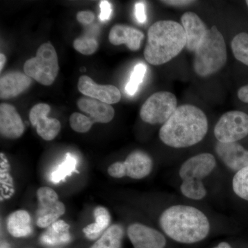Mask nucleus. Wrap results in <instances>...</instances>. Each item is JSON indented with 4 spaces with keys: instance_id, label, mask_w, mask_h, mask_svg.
Listing matches in <instances>:
<instances>
[{
    "instance_id": "obj_1",
    "label": "nucleus",
    "mask_w": 248,
    "mask_h": 248,
    "mask_svg": "<svg viewBox=\"0 0 248 248\" xmlns=\"http://www.w3.org/2000/svg\"><path fill=\"white\" fill-rule=\"evenodd\" d=\"M208 130V119L203 111L185 104L177 107L172 117L163 124L159 138L168 146L187 148L202 141Z\"/></svg>"
},
{
    "instance_id": "obj_2",
    "label": "nucleus",
    "mask_w": 248,
    "mask_h": 248,
    "mask_svg": "<svg viewBox=\"0 0 248 248\" xmlns=\"http://www.w3.org/2000/svg\"><path fill=\"white\" fill-rule=\"evenodd\" d=\"M160 226L170 239L181 244L200 242L208 236L210 225L203 212L189 205H173L159 218Z\"/></svg>"
},
{
    "instance_id": "obj_3",
    "label": "nucleus",
    "mask_w": 248,
    "mask_h": 248,
    "mask_svg": "<svg viewBox=\"0 0 248 248\" xmlns=\"http://www.w3.org/2000/svg\"><path fill=\"white\" fill-rule=\"evenodd\" d=\"M186 46L182 24L173 20H160L148 29L145 59L154 66L164 64L176 58Z\"/></svg>"
},
{
    "instance_id": "obj_4",
    "label": "nucleus",
    "mask_w": 248,
    "mask_h": 248,
    "mask_svg": "<svg viewBox=\"0 0 248 248\" xmlns=\"http://www.w3.org/2000/svg\"><path fill=\"white\" fill-rule=\"evenodd\" d=\"M227 48L223 36L216 26L208 29L195 53L194 70L202 78L212 76L226 65Z\"/></svg>"
},
{
    "instance_id": "obj_5",
    "label": "nucleus",
    "mask_w": 248,
    "mask_h": 248,
    "mask_svg": "<svg viewBox=\"0 0 248 248\" xmlns=\"http://www.w3.org/2000/svg\"><path fill=\"white\" fill-rule=\"evenodd\" d=\"M59 69L58 55L50 43L41 45L35 58L29 59L24 65V73L44 86L53 84Z\"/></svg>"
},
{
    "instance_id": "obj_6",
    "label": "nucleus",
    "mask_w": 248,
    "mask_h": 248,
    "mask_svg": "<svg viewBox=\"0 0 248 248\" xmlns=\"http://www.w3.org/2000/svg\"><path fill=\"white\" fill-rule=\"evenodd\" d=\"M177 108L175 95L167 91L155 93L144 102L140 110V117L146 123L164 124Z\"/></svg>"
},
{
    "instance_id": "obj_7",
    "label": "nucleus",
    "mask_w": 248,
    "mask_h": 248,
    "mask_svg": "<svg viewBox=\"0 0 248 248\" xmlns=\"http://www.w3.org/2000/svg\"><path fill=\"white\" fill-rule=\"evenodd\" d=\"M218 142H237L248 135V115L241 111L227 112L218 120L214 130Z\"/></svg>"
},
{
    "instance_id": "obj_8",
    "label": "nucleus",
    "mask_w": 248,
    "mask_h": 248,
    "mask_svg": "<svg viewBox=\"0 0 248 248\" xmlns=\"http://www.w3.org/2000/svg\"><path fill=\"white\" fill-rule=\"evenodd\" d=\"M153 166V160L149 155L145 152L135 151L127 156L125 161L111 164L108 172L111 177L117 179L128 177L141 179L151 174Z\"/></svg>"
},
{
    "instance_id": "obj_9",
    "label": "nucleus",
    "mask_w": 248,
    "mask_h": 248,
    "mask_svg": "<svg viewBox=\"0 0 248 248\" xmlns=\"http://www.w3.org/2000/svg\"><path fill=\"white\" fill-rule=\"evenodd\" d=\"M38 208L36 211V224L47 228L64 215V204L59 200L58 194L48 187H42L37 191Z\"/></svg>"
},
{
    "instance_id": "obj_10",
    "label": "nucleus",
    "mask_w": 248,
    "mask_h": 248,
    "mask_svg": "<svg viewBox=\"0 0 248 248\" xmlns=\"http://www.w3.org/2000/svg\"><path fill=\"white\" fill-rule=\"evenodd\" d=\"M50 111L48 104L40 103L34 106L29 113L31 124L36 127L39 136L46 141H51L56 138L62 128L60 121L48 117Z\"/></svg>"
},
{
    "instance_id": "obj_11",
    "label": "nucleus",
    "mask_w": 248,
    "mask_h": 248,
    "mask_svg": "<svg viewBox=\"0 0 248 248\" xmlns=\"http://www.w3.org/2000/svg\"><path fill=\"white\" fill-rule=\"evenodd\" d=\"M217 166L215 156L210 153H201L186 160L179 170L183 181L187 179L203 180L210 175Z\"/></svg>"
},
{
    "instance_id": "obj_12",
    "label": "nucleus",
    "mask_w": 248,
    "mask_h": 248,
    "mask_svg": "<svg viewBox=\"0 0 248 248\" xmlns=\"http://www.w3.org/2000/svg\"><path fill=\"white\" fill-rule=\"evenodd\" d=\"M78 89L85 96L97 99L108 104H117L121 100L120 90L113 85L96 84L89 76L80 77Z\"/></svg>"
},
{
    "instance_id": "obj_13",
    "label": "nucleus",
    "mask_w": 248,
    "mask_h": 248,
    "mask_svg": "<svg viewBox=\"0 0 248 248\" xmlns=\"http://www.w3.org/2000/svg\"><path fill=\"white\" fill-rule=\"evenodd\" d=\"M127 233L134 248H164L166 245L160 232L141 223L130 225Z\"/></svg>"
},
{
    "instance_id": "obj_14",
    "label": "nucleus",
    "mask_w": 248,
    "mask_h": 248,
    "mask_svg": "<svg viewBox=\"0 0 248 248\" xmlns=\"http://www.w3.org/2000/svg\"><path fill=\"white\" fill-rule=\"evenodd\" d=\"M215 151L222 162L232 170L238 172L248 166V151L237 142H217Z\"/></svg>"
},
{
    "instance_id": "obj_15",
    "label": "nucleus",
    "mask_w": 248,
    "mask_h": 248,
    "mask_svg": "<svg viewBox=\"0 0 248 248\" xmlns=\"http://www.w3.org/2000/svg\"><path fill=\"white\" fill-rule=\"evenodd\" d=\"M182 24L186 33V48L192 53H195L208 29L203 20L195 13L187 12L183 15Z\"/></svg>"
},
{
    "instance_id": "obj_16",
    "label": "nucleus",
    "mask_w": 248,
    "mask_h": 248,
    "mask_svg": "<svg viewBox=\"0 0 248 248\" xmlns=\"http://www.w3.org/2000/svg\"><path fill=\"white\" fill-rule=\"evenodd\" d=\"M24 132L22 118L11 104L0 105V133L5 138L15 140L20 138Z\"/></svg>"
},
{
    "instance_id": "obj_17",
    "label": "nucleus",
    "mask_w": 248,
    "mask_h": 248,
    "mask_svg": "<svg viewBox=\"0 0 248 248\" xmlns=\"http://www.w3.org/2000/svg\"><path fill=\"white\" fill-rule=\"evenodd\" d=\"M32 84V79L21 72L6 73L0 79V98L8 99L17 97L27 91Z\"/></svg>"
},
{
    "instance_id": "obj_18",
    "label": "nucleus",
    "mask_w": 248,
    "mask_h": 248,
    "mask_svg": "<svg viewBox=\"0 0 248 248\" xmlns=\"http://www.w3.org/2000/svg\"><path fill=\"white\" fill-rule=\"evenodd\" d=\"M144 34L141 31L124 24H116L111 29L109 41L112 45H125L132 51L140 48Z\"/></svg>"
},
{
    "instance_id": "obj_19",
    "label": "nucleus",
    "mask_w": 248,
    "mask_h": 248,
    "mask_svg": "<svg viewBox=\"0 0 248 248\" xmlns=\"http://www.w3.org/2000/svg\"><path fill=\"white\" fill-rule=\"evenodd\" d=\"M78 105L79 110L87 114L94 123H109L115 116V110L110 104L93 98H80Z\"/></svg>"
},
{
    "instance_id": "obj_20",
    "label": "nucleus",
    "mask_w": 248,
    "mask_h": 248,
    "mask_svg": "<svg viewBox=\"0 0 248 248\" xmlns=\"http://www.w3.org/2000/svg\"><path fill=\"white\" fill-rule=\"evenodd\" d=\"M71 241L70 226L63 220H58L47 228L41 235V244L55 247L68 244Z\"/></svg>"
},
{
    "instance_id": "obj_21",
    "label": "nucleus",
    "mask_w": 248,
    "mask_h": 248,
    "mask_svg": "<svg viewBox=\"0 0 248 248\" xmlns=\"http://www.w3.org/2000/svg\"><path fill=\"white\" fill-rule=\"evenodd\" d=\"M10 234L16 238L27 237L33 231L29 213L25 210H17L8 217L6 221Z\"/></svg>"
},
{
    "instance_id": "obj_22",
    "label": "nucleus",
    "mask_w": 248,
    "mask_h": 248,
    "mask_svg": "<svg viewBox=\"0 0 248 248\" xmlns=\"http://www.w3.org/2000/svg\"><path fill=\"white\" fill-rule=\"evenodd\" d=\"M95 222L88 225L83 229L85 236L90 240H96L107 229L110 223L111 217L107 209L99 206L94 209Z\"/></svg>"
},
{
    "instance_id": "obj_23",
    "label": "nucleus",
    "mask_w": 248,
    "mask_h": 248,
    "mask_svg": "<svg viewBox=\"0 0 248 248\" xmlns=\"http://www.w3.org/2000/svg\"><path fill=\"white\" fill-rule=\"evenodd\" d=\"M124 234L123 228L120 225H112L91 248H120Z\"/></svg>"
},
{
    "instance_id": "obj_24",
    "label": "nucleus",
    "mask_w": 248,
    "mask_h": 248,
    "mask_svg": "<svg viewBox=\"0 0 248 248\" xmlns=\"http://www.w3.org/2000/svg\"><path fill=\"white\" fill-rule=\"evenodd\" d=\"M77 164L78 161L76 158L71 153H66L64 159L50 174V180L55 184L63 182L66 177H70L73 172H76Z\"/></svg>"
},
{
    "instance_id": "obj_25",
    "label": "nucleus",
    "mask_w": 248,
    "mask_h": 248,
    "mask_svg": "<svg viewBox=\"0 0 248 248\" xmlns=\"http://www.w3.org/2000/svg\"><path fill=\"white\" fill-rule=\"evenodd\" d=\"M181 192L183 195L192 200H202L207 195L203 182L195 179H187L183 181L181 185Z\"/></svg>"
},
{
    "instance_id": "obj_26",
    "label": "nucleus",
    "mask_w": 248,
    "mask_h": 248,
    "mask_svg": "<svg viewBox=\"0 0 248 248\" xmlns=\"http://www.w3.org/2000/svg\"><path fill=\"white\" fill-rule=\"evenodd\" d=\"M231 47L234 58L248 66V33L240 32L234 36L232 41Z\"/></svg>"
},
{
    "instance_id": "obj_27",
    "label": "nucleus",
    "mask_w": 248,
    "mask_h": 248,
    "mask_svg": "<svg viewBox=\"0 0 248 248\" xmlns=\"http://www.w3.org/2000/svg\"><path fill=\"white\" fill-rule=\"evenodd\" d=\"M147 67L144 63H139L134 68L130 79L125 86V93L130 96H133L138 92L139 86L143 82L146 75Z\"/></svg>"
},
{
    "instance_id": "obj_28",
    "label": "nucleus",
    "mask_w": 248,
    "mask_h": 248,
    "mask_svg": "<svg viewBox=\"0 0 248 248\" xmlns=\"http://www.w3.org/2000/svg\"><path fill=\"white\" fill-rule=\"evenodd\" d=\"M232 187L238 197L248 201V166L236 172L233 178Z\"/></svg>"
},
{
    "instance_id": "obj_29",
    "label": "nucleus",
    "mask_w": 248,
    "mask_h": 248,
    "mask_svg": "<svg viewBox=\"0 0 248 248\" xmlns=\"http://www.w3.org/2000/svg\"><path fill=\"white\" fill-rule=\"evenodd\" d=\"M71 128L77 133H85L92 128L94 122L90 117L79 112L72 114L69 119Z\"/></svg>"
},
{
    "instance_id": "obj_30",
    "label": "nucleus",
    "mask_w": 248,
    "mask_h": 248,
    "mask_svg": "<svg viewBox=\"0 0 248 248\" xmlns=\"http://www.w3.org/2000/svg\"><path fill=\"white\" fill-rule=\"evenodd\" d=\"M98 42L91 37H79L73 42V47L77 51L85 55H93L97 51Z\"/></svg>"
},
{
    "instance_id": "obj_31",
    "label": "nucleus",
    "mask_w": 248,
    "mask_h": 248,
    "mask_svg": "<svg viewBox=\"0 0 248 248\" xmlns=\"http://www.w3.org/2000/svg\"><path fill=\"white\" fill-rule=\"evenodd\" d=\"M94 14L91 11H80L77 14V19L82 25L88 26L94 22Z\"/></svg>"
},
{
    "instance_id": "obj_32",
    "label": "nucleus",
    "mask_w": 248,
    "mask_h": 248,
    "mask_svg": "<svg viewBox=\"0 0 248 248\" xmlns=\"http://www.w3.org/2000/svg\"><path fill=\"white\" fill-rule=\"evenodd\" d=\"M135 14L137 20L140 24H143L146 21V6L143 2H138L135 4Z\"/></svg>"
},
{
    "instance_id": "obj_33",
    "label": "nucleus",
    "mask_w": 248,
    "mask_h": 248,
    "mask_svg": "<svg viewBox=\"0 0 248 248\" xmlns=\"http://www.w3.org/2000/svg\"><path fill=\"white\" fill-rule=\"evenodd\" d=\"M101 14L99 16L102 21L108 20L112 14V6L108 1H102L100 3Z\"/></svg>"
},
{
    "instance_id": "obj_34",
    "label": "nucleus",
    "mask_w": 248,
    "mask_h": 248,
    "mask_svg": "<svg viewBox=\"0 0 248 248\" xmlns=\"http://www.w3.org/2000/svg\"><path fill=\"white\" fill-rule=\"evenodd\" d=\"M162 2L165 4L169 5V6H188L192 3L195 2V1H187V0H169V1H162Z\"/></svg>"
},
{
    "instance_id": "obj_35",
    "label": "nucleus",
    "mask_w": 248,
    "mask_h": 248,
    "mask_svg": "<svg viewBox=\"0 0 248 248\" xmlns=\"http://www.w3.org/2000/svg\"><path fill=\"white\" fill-rule=\"evenodd\" d=\"M238 97L241 102L248 104V84L242 86L238 91Z\"/></svg>"
},
{
    "instance_id": "obj_36",
    "label": "nucleus",
    "mask_w": 248,
    "mask_h": 248,
    "mask_svg": "<svg viewBox=\"0 0 248 248\" xmlns=\"http://www.w3.org/2000/svg\"><path fill=\"white\" fill-rule=\"evenodd\" d=\"M6 58L4 54H0V71H2L3 68H4L5 63H6Z\"/></svg>"
},
{
    "instance_id": "obj_37",
    "label": "nucleus",
    "mask_w": 248,
    "mask_h": 248,
    "mask_svg": "<svg viewBox=\"0 0 248 248\" xmlns=\"http://www.w3.org/2000/svg\"><path fill=\"white\" fill-rule=\"evenodd\" d=\"M214 248H232L231 246H230L229 244H228V243L226 242H221L218 245V246H216V247Z\"/></svg>"
},
{
    "instance_id": "obj_38",
    "label": "nucleus",
    "mask_w": 248,
    "mask_h": 248,
    "mask_svg": "<svg viewBox=\"0 0 248 248\" xmlns=\"http://www.w3.org/2000/svg\"><path fill=\"white\" fill-rule=\"evenodd\" d=\"M1 248H11L9 244L6 242H2L1 244Z\"/></svg>"
},
{
    "instance_id": "obj_39",
    "label": "nucleus",
    "mask_w": 248,
    "mask_h": 248,
    "mask_svg": "<svg viewBox=\"0 0 248 248\" xmlns=\"http://www.w3.org/2000/svg\"><path fill=\"white\" fill-rule=\"evenodd\" d=\"M246 4H247V6H248V1H246Z\"/></svg>"
}]
</instances>
